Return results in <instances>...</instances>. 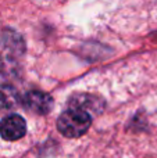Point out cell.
I'll list each match as a JSON object with an SVG mask.
<instances>
[{"label": "cell", "instance_id": "obj_4", "mask_svg": "<svg viewBox=\"0 0 157 158\" xmlns=\"http://www.w3.org/2000/svg\"><path fill=\"white\" fill-rule=\"evenodd\" d=\"M103 107V101L100 100L96 96H91V94H78L70 100V108H77V110H82V111L88 112L93 111V112H99L102 111Z\"/></svg>", "mask_w": 157, "mask_h": 158}, {"label": "cell", "instance_id": "obj_3", "mask_svg": "<svg viewBox=\"0 0 157 158\" xmlns=\"http://www.w3.org/2000/svg\"><path fill=\"white\" fill-rule=\"evenodd\" d=\"M24 104L29 111L39 115H45L52 111L53 98L47 93L40 92V90H31L25 94Z\"/></svg>", "mask_w": 157, "mask_h": 158}, {"label": "cell", "instance_id": "obj_1", "mask_svg": "<svg viewBox=\"0 0 157 158\" xmlns=\"http://www.w3.org/2000/svg\"><path fill=\"white\" fill-rule=\"evenodd\" d=\"M92 123L91 114L77 108H70L60 115L57 128L66 137H79L88 132Z\"/></svg>", "mask_w": 157, "mask_h": 158}, {"label": "cell", "instance_id": "obj_5", "mask_svg": "<svg viewBox=\"0 0 157 158\" xmlns=\"http://www.w3.org/2000/svg\"><path fill=\"white\" fill-rule=\"evenodd\" d=\"M19 96L13 86L3 85L0 86V111H8L18 106Z\"/></svg>", "mask_w": 157, "mask_h": 158}, {"label": "cell", "instance_id": "obj_2", "mask_svg": "<svg viewBox=\"0 0 157 158\" xmlns=\"http://www.w3.org/2000/svg\"><path fill=\"white\" fill-rule=\"evenodd\" d=\"M27 132L25 119L18 114H11L0 121V136L4 140L14 142L21 139Z\"/></svg>", "mask_w": 157, "mask_h": 158}]
</instances>
